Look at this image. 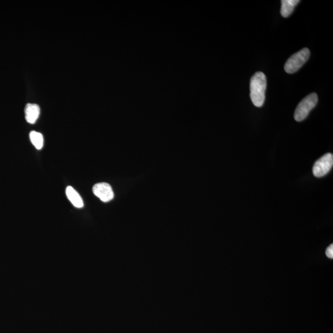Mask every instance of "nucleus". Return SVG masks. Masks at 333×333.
Masks as SVG:
<instances>
[{
  "instance_id": "obj_5",
  "label": "nucleus",
  "mask_w": 333,
  "mask_h": 333,
  "mask_svg": "<svg viewBox=\"0 0 333 333\" xmlns=\"http://www.w3.org/2000/svg\"><path fill=\"white\" fill-rule=\"evenodd\" d=\"M93 192L95 196L101 199V201L104 202L111 201L114 196L111 185L106 183L95 185L93 188Z\"/></svg>"
},
{
  "instance_id": "obj_6",
  "label": "nucleus",
  "mask_w": 333,
  "mask_h": 333,
  "mask_svg": "<svg viewBox=\"0 0 333 333\" xmlns=\"http://www.w3.org/2000/svg\"><path fill=\"white\" fill-rule=\"evenodd\" d=\"M40 113L39 106L37 104H28L25 107V119L30 124L36 123Z\"/></svg>"
},
{
  "instance_id": "obj_4",
  "label": "nucleus",
  "mask_w": 333,
  "mask_h": 333,
  "mask_svg": "<svg viewBox=\"0 0 333 333\" xmlns=\"http://www.w3.org/2000/svg\"><path fill=\"white\" fill-rule=\"evenodd\" d=\"M332 166L333 155L331 153H327L315 162L313 167V173L316 177H322L331 170Z\"/></svg>"
},
{
  "instance_id": "obj_9",
  "label": "nucleus",
  "mask_w": 333,
  "mask_h": 333,
  "mask_svg": "<svg viewBox=\"0 0 333 333\" xmlns=\"http://www.w3.org/2000/svg\"><path fill=\"white\" fill-rule=\"evenodd\" d=\"M30 139L35 147L37 149H41L43 146V137L41 133L33 131L30 133Z\"/></svg>"
},
{
  "instance_id": "obj_8",
  "label": "nucleus",
  "mask_w": 333,
  "mask_h": 333,
  "mask_svg": "<svg viewBox=\"0 0 333 333\" xmlns=\"http://www.w3.org/2000/svg\"><path fill=\"white\" fill-rule=\"evenodd\" d=\"M299 0H282L281 14L283 17H288L291 15L296 6L299 4Z\"/></svg>"
},
{
  "instance_id": "obj_1",
  "label": "nucleus",
  "mask_w": 333,
  "mask_h": 333,
  "mask_svg": "<svg viewBox=\"0 0 333 333\" xmlns=\"http://www.w3.org/2000/svg\"><path fill=\"white\" fill-rule=\"evenodd\" d=\"M266 79L264 74L257 72L252 77L250 82V97L256 107H262L265 99Z\"/></svg>"
},
{
  "instance_id": "obj_7",
  "label": "nucleus",
  "mask_w": 333,
  "mask_h": 333,
  "mask_svg": "<svg viewBox=\"0 0 333 333\" xmlns=\"http://www.w3.org/2000/svg\"><path fill=\"white\" fill-rule=\"evenodd\" d=\"M66 193L69 201L75 207L82 208L83 207V202L82 198L73 188L70 186L67 187Z\"/></svg>"
},
{
  "instance_id": "obj_10",
  "label": "nucleus",
  "mask_w": 333,
  "mask_h": 333,
  "mask_svg": "<svg viewBox=\"0 0 333 333\" xmlns=\"http://www.w3.org/2000/svg\"><path fill=\"white\" fill-rule=\"evenodd\" d=\"M325 254L328 258H333V245H331L328 248L326 249Z\"/></svg>"
},
{
  "instance_id": "obj_3",
  "label": "nucleus",
  "mask_w": 333,
  "mask_h": 333,
  "mask_svg": "<svg viewBox=\"0 0 333 333\" xmlns=\"http://www.w3.org/2000/svg\"><path fill=\"white\" fill-rule=\"evenodd\" d=\"M311 52L308 48H303L294 54L285 63V70L288 74H294L308 62Z\"/></svg>"
},
{
  "instance_id": "obj_2",
  "label": "nucleus",
  "mask_w": 333,
  "mask_h": 333,
  "mask_svg": "<svg viewBox=\"0 0 333 333\" xmlns=\"http://www.w3.org/2000/svg\"><path fill=\"white\" fill-rule=\"evenodd\" d=\"M318 102V96L315 93H312L304 98L298 104L294 112V118L297 122H301L308 116L310 112L314 109Z\"/></svg>"
}]
</instances>
